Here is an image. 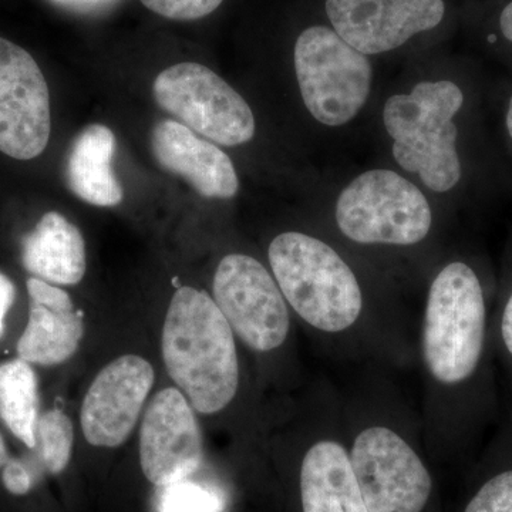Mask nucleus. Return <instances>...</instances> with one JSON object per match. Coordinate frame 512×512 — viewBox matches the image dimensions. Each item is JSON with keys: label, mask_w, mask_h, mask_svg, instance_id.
Returning <instances> with one entry per match:
<instances>
[{"label": "nucleus", "mask_w": 512, "mask_h": 512, "mask_svg": "<svg viewBox=\"0 0 512 512\" xmlns=\"http://www.w3.org/2000/svg\"><path fill=\"white\" fill-rule=\"evenodd\" d=\"M161 352L168 376L195 412L220 413L237 396L235 333L207 292L191 286L175 291L165 315Z\"/></svg>", "instance_id": "f257e3e1"}, {"label": "nucleus", "mask_w": 512, "mask_h": 512, "mask_svg": "<svg viewBox=\"0 0 512 512\" xmlns=\"http://www.w3.org/2000/svg\"><path fill=\"white\" fill-rule=\"evenodd\" d=\"M466 104L463 87L447 79L421 82L409 94H396L384 104V127L393 138L394 160L419 175L431 191H451L463 180L456 119Z\"/></svg>", "instance_id": "f03ea898"}, {"label": "nucleus", "mask_w": 512, "mask_h": 512, "mask_svg": "<svg viewBox=\"0 0 512 512\" xmlns=\"http://www.w3.org/2000/svg\"><path fill=\"white\" fill-rule=\"evenodd\" d=\"M268 258L286 303L312 328L340 333L359 320L362 288L345 259L326 242L284 232L269 245Z\"/></svg>", "instance_id": "7ed1b4c3"}, {"label": "nucleus", "mask_w": 512, "mask_h": 512, "mask_svg": "<svg viewBox=\"0 0 512 512\" xmlns=\"http://www.w3.org/2000/svg\"><path fill=\"white\" fill-rule=\"evenodd\" d=\"M487 308L477 272L463 261L444 266L431 282L421 329L426 369L454 386L476 372L483 356Z\"/></svg>", "instance_id": "20e7f679"}, {"label": "nucleus", "mask_w": 512, "mask_h": 512, "mask_svg": "<svg viewBox=\"0 0 512 512\" xmlns=\"http://www.w3.org/2000/svg\"><path fill=\"white\" fill-rule=\"evenodd\" d=\"M293 62L303 103L319 123L343 126L365 106L372 64L330 26L303 30L296 39Z\"/></svg>", "instance_id": "39448f33"}, {"label": "nucleus", "mask_w": 512, "mask_h": 512, "mask_svg": "<svg viewBox=\"0 0 512 512\" xmlns=\"http://www.w3.org/2000/svg\"><path fill=\"white\" fill-rule=\"evenodd\" d=\"M336 222L357 244L409 247L429 235L433 212L423 192L402 175L370 170L340 192Z\"/></svg>", "instance_id": "423d86ee"}, {"label": "nucleus", "mask_w": 512, "mask_h": 512, "mask_svg": "<svg viewBox=\"0 0 512 512\" xmlns=\"http://www.w3.org/2000/svg\"><path fill=\"white\" fill-rule=\"evenodd\" d=\"M161 109L220 146L254 138L255 119L244 97L217 73L198 63H180L158 74L153 86Z\"/></svg>", "instance_id": "0eeeda50"}, {"label": "nucleus", "mask_w": 512, "mask_h": 512, "mask_svg": "<svg viewBox=\"0 0 512 512\" xmlns=\"http://www.w3.org/2000/svg\"><path fill=\"white\" fill-rule=\"evenodd\" d=\"M349 457L369 512H423L429 504V468L396 430L366 427L353 440Z\"/></svg>", "instance_id": "6e6552de"}, {"label": "nucleus", "mask_w": 512, "mask_h": 512, "mask_svg": "<svg viewBox=\"0 0 512 512\" xmlns=\"http://www.w3.org/2000/svg\"><path fill=\"white\" fill-rule=\"evenodd\" d=\"M214 301L235 336L254 352L281 348L291 332V316L274 276L244 254L221 259L214 275Z\"/></svg>", "instance_id": "1a4fd4ad"}, {"label": "nucleus", "mask_w": 512, "mask_h": 512, "mask_svg": "<svg viewBox=\"0 0 512 512\" xmlns=\"http://www.w3.org/2000/svg\"><path fill=\"white\" fill-rule=\"evenodd\" d=\"M52 131L50 94L39 64L23 47L0 37V151L33 160Z\"/></svg>", "instance_id": "9d476101"}, {"label": "nucleus", "mask_w": 512, "mask_h": 512, "mask_svg": "<svg viewBox=\"0 0 512 512\" xmlns=\"http://www.w3.org/2000/svg\"><path fill=\"white\" fill-rule=\"evenodd\" d=\"M138 451L144 477L158 488L181 483L200 470L204 457L200 424L180 390L167 387L148 403Z\"/></svg>", "instance_id": "9b49d317"}, {"label": "nucleus", "mask_w": 512, "mask_h": 512, "mask_svg": "<svg viewBox=\"0 0 512 512\" xmlns=\"http://www.w3.org/2000/svg\"><path fill=\"white\" fill-rule=\"evenodd\" d=\"M330 28L357 52L382 55L439 28L446 0H326Z\"/></svg>", "instance_id": "f8f14e48"}, {"label": "nucleus", "mask_w": 512, "mask_h": 512, "mask_svg": "<svg viewBox=\"0 0 512 512\" xmlns=\"http://www.w3.org/2000/svg\"><path fill=\"white\" fill-rule=\"evenodd\" d=\"M156 372L138 355H123L103 367L84 394L80 424L94 447L116 448L136 429Z\"/></svg>", "instance_id": "ddd939ff"}, {"label": "nucleus", "mask_w": 512, "mask_h": 512, "mask_svg": "<svg viewBox=\"0 0 512 512\" xmlns=\"http://www.w3.org/2000/svg\"><path fill=\"white\" fill-rule=\"evenodd\" d=\"M151 150L161 168L184 178L201 197L229 200L237 195L239 181L231 158L184 124L157 123L151 133Z\"/></svg>", "instance_id": "4468645a"}, {"label": "nucleus", "mask_w": 512, "mask_h": 512, "mask_svg": "<svg viewBox=\"0 0 512 512\" xmlns=\"http://www.w3.org/2000/svg\"><path fill=\"white\" fill-rule=\"evenodd\" d=\"M29 320L18 342V355L30 365L56 366L79 349L84 323L70 298L59 286L28 279Z\"/></svg>", "instance_id": "2eb2a0df"}, {"label": "nucleus", "mask_w": 512, "mask_h": 512, "mask_svg": "<svg viewBox=\"0 0 512 512\" xmlns=\"http://www.w3.org/2000/svg\"><path fill=\"white\" fill-rule=\"evenodd\" d=\"M302 512H369L360 493L349 450L339 441H315L299 473Z\"/></svg>", "instance_id": "dca6fc26"}, {"label": "nucleus", "mask_w": 512, "mask_h": 512, "mask_svg": "<svg viewBox=\"0 0 512 512\" xmlns=\"http://www.w3.org/2000/svg\"><path fill=\"white\" fill-rule=\"evenodd\" d=\"M22 264L29 274L49 284H79L87 269L82 232L59 212H47L23 239Z\"/></svg>", "instance_id": "f3484780"}, {"label": "nucleus", "mask_w": 512, "mask_h": 512, "mask_svg": "<svg viewBox=\"0 0 512 512\" xmlns=\"http://www.w3.org/2000/svg\"><path fill=\"white\" fill-rule=\"evenodd\" d=\"M116 136L103 124H90L74 138L66 163V181L80 200L96 207H116L123 188L114 175Z\"/></svg>", "instance_id": "a211bd4d"}, {"label": "nucleus", "mask_w": 512, "mask_h": 512, "mask_svg": "<svg viewBox=\"0 0 512 512\" xmlns=\"http://www.w3.org/2000/svg\"><path fill=\"white\" fill-rule=\"evenodd\" d=\"M39 383L32 365L12 359L0 365V419L26 447H36Z\"/></svg>", "instance_id": "6ab92c4d"}, {"label": "nucleus", "mask_w": 512, "mask_h": 512, "mask_svg": "<svg viewBox=\"0 0 512 512\" xmlns=\"http://www.w3.org/2000/svg\"><path fill=\"white\" fill-rule=\"evenodd\" d=\"M73 446L74 427L66 413L52 409L39 417L35 448L46 473L62 474L72 460Z\"/></svg>", "instance_id": "aec40b11"}, {"label": "nucleus", "mask_w": 512, "mask_h": 512, "mask_svg": "<svg viewBox=\"0 0 512 512\" xmlns=\"http://www.w3.org/2000/svg\"><path fill=\"white\" fill-rule=\"evenodd\" d=\"M160 512H217L218 503L211 491L188 480L163 488Z\"/></svg>", "instance_id": "412c9836"}, {"label": "nucleus", "mask_w": 512, "mask_h": 512, "mask_svg": "<svg viewBox=\"0 0 512 512\" xmlns=\"http://www.w3.org/2000/svg\"><path fill=\"white\" fill-rule=\"evenodd\" d=\"M464 512H512V470L488 480Z\"/></svg>", "instance_id": "4be33fe9"}, {"label": "nucleus", "mask_w": 512, "mask_h": 512, "mask_svg": "<svg viewBox=\"0 0 512 512\" xmlns=\"http://www.w3.org/2000/svg\"><path fill=\"white\" fill-rule=\"evenodd\" d=\"M224 0H141L147 9L163 18L197 20L211 15Z\"/></svg>", "instance_id": "5701e85b"}, {"label": "nucleus", "mask_w": 512, "mask_h": 512, "mask_svg": "<svg viewBox=\"0 0 512 512\" xmlns=\"http://www.w3.org/2000/svg\"><path fill=\"white\" fill-rule=\"evenodd\" d=\"M487 22V45L507 50L512 55V0H498Z\"/></svg>", "instance_id": "b1692460"}, {"label": "nucleus", "mask_w": 512, "mask_h": 512, "mask_svg": "<svg viewBox=\"0 0 512 512\" xmlns=\"http://www.w3.org/2000/svg\"><path fill=\"white\" fill-rule=\"evenodd\" d=\"M2 484L9 494L23 497L32 491L35 478L22 460L10 457L8 463L2 468Z\"/></svg>", "instance_id": "393cba45"}, {"label": "nucleus", "mask_w": 512, "mask_h": 512, "mask_svg": "<svg viewBox=\"0 0 512 512\" xmlns=\"http://www.w3.org/2000/svg\"><path fill=\"white\" fill-rule=\"evenodd\" d=\"M15 296V285H13L8 276L0 272V338H2L3 332H5L6 315H8L13 302H15Z\"/></svg>", "instance_id": "a878e982"}, {"label": "nucleus", "mask_w": 512, "mask_h": 512, "mask_svg": "<svg viewBox=\"0 0 512 512\" xmlns=\"http://www.w3.org/2000/svg\"><path fill=\"white\" fill-rule=\"evenodd\" d=\"M501 336H503L505 348L512 356V292L503 312V319H501Z\"/></svg>", "instance_id": "bb28decb"}, {"label": "nucleus", "mask_w": 512, "mask_h": 512, "mask_svg": "<svg viewBox=\"0 0 512 512\" xmlns=\"http://www.w3.org/2000/svg\"><path fill=\"white\" fill-rule=\"evenodd\" d=\"M503 127L505 138L512 148V90L504 104Z\"/></svg>", "instance_id": "cd10ccee"}, {"label": "nucleus", "mask_w": 512, "mask_h": 512, "mask_svg": "<svg viewBox=\"0 0 512 512\" xmlns=\"http://www.w3.org/2000/svg\"><path fill=\"white\" fill-rule=\"evenodd\" d=\"M9 451L6 447L5 440H3L2 434H0V470L5 467V464L9 461Z\"/></svg>", "instance_id": "c85d7f7f"}]
</instances>
